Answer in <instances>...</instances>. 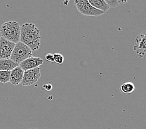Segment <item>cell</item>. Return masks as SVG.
Wrapping results in <instances>:
<instances>
[{"instance_id": "30bf717a", "label": "cell", "mask_w": 146, "mask_h": 129, "mask_svg": "<svg viewBox=\"0 0 146 129\" xmlns=\"http://www.w3.org/2000/svg\"><path fill=\"white\" fill-rule=\"evenodd\" d=\"M19 66V64L9 59H0V70L11 71Z\"/></svg>"}, {"instance_id": "ba28073f", "label": "cell", "mask_w": 146, "mask_h": 129, "mask_svg": "<svg viewBox=\"0 0 146 129\" xmlns=\"http://www.w3.org/2000/svg\"><path fill=\"white\" fill-rule=\"evenodd\" d=\"M43 60L41 58L36 57H31L27 58L25 60L22 62L19 65L23 70L26 71L28 69H34L36 68L39 67L43 64Z\"/></svg>"}, {"instance_id": "9c48e42d", "label": "cell", "mask_w": 146, "mask_h": 129, "mask_svg": "<svg viewBox=\"0 0 146 129\" xmlns=\"http://www.w3.org/2000/svg\"><path fill=\"white\" fill-rule=\"evenodd\" d=\"M24 71H25L19 66L12 69L10 73V78H9V83L14 86H17L21 83Z\"/></svg>"}, {"instance_id": "7a4b0ae2", "label": "cell", "mask_w": 146, "mask_h": 129, "mask_svg": "<svg viewBox=\"0 0 146 129\" xmlns=\"http://www.w3.org/2000/svg\"><path fill=\"white\" fill-rule=\"evenodd\" d=\"M1 37L13 43L20 42V26L16 21L3 23L0 28Z\"/></svg>"}, {"instance_id": "5b68a950", "label": "cell", "mask_w": 146, "mask_h": 129, "mask_svg": "<svg viewBox=\"0 0 146 129\" xmlns=\"http://www.w3.org/2000/svg\"><path fill=\"white\" fill-rule=\"evenodd\" d=\"M41 77V69L39 67L28 69L24 71L21 84L23 86H31L38 82Z\"/></svg>"}, {"instance_id": "9a60e30c", "label": "cell", "mask_w": 146, "mask_h": 129, "mask_svg": "<svg viewBox=\"0 0 146 129\" xmlns=\"http://www.w3.org/2000/svg\"><path fill=\"white\" fill-rule=\"evenodd\" d=\"M106 4L110 8H116L119 5L117 0H104Z\"/></svg>"}, {"instance_id": "e0dca14e", "label": "cell", "mask_w": 146, "mask_h": 129, "mask_svg": "<svg viewBox=\"0 0 146 129\" xmlns=\"http://www.w3.org/2000/svg\"><path fill=\"white\" fill-rule=\"evenodd\" d=\"M52 85L49 83V84H44V86H42V89H44V90H46V91H51L52 89Z\"/></svg>"}, {"instance_id": "52a82bcc", "label": "cell", "mask_w": 146, "mask_h": 129, "mask_svg": "<svg viewBox=\"0 0 146 129\" xmlns=\"http://www.w3.org/2000/svg\"><path fill=\"white\" fill-rule=\"evenodd\" d=\"M15 43L0 37V59H9L15 46Z\"/></svg>"}, {"instance_id": "4fadbf2b", "label": "cell", "mask_w": 146, "mask_h": 129, "mask_svg": "<svg viewBox=\"0 0 146 129\" xmlns=\"http://www.w3.org/2000/svg\"><path fill=\"white\" fill-rule=\"evenodd\" d=\"M11 71L0 70V83L6 84L9 82Z\"/></svg>"}, {"instance_id": "8fae6325", "label": "cell", "mask_w": 146, "mask_h": 129, "mask_svg": "<svg viewBox=\"0 0 146 129\" xmlns=\"http://www.w3.org/2000/svg\"><path fill=\"white\" fill-rule=\"evenodd\" d=\"M88 1L92 7L101 10L104 12L108 11L109 9V7L104 0H88Z\"/></svg>"}, {"instance_id": "277c9868", "label": "cell", "mask_w": 146, "mask_h": 129, "mask_svg": "<svg viewBox=\"0 0 146 129\" xmlns=\"http://www.w3.org/2000/svg\"><path fill=\"white\" fill-rule=\"evenodd\" d=\"M74 5L81 14L86 16L98 17L105 13L101 10L92 7L88 0H74Z\"/></svg>"}, {"instance_id": "d6986e66", "label": "cell", "mask_w": 146, "mask_h": 129, "mask_svg": "<svg viewBox=\"0 0 146 129\" xmlns=\"http://www.w3.org/2000/svg\"><path fill=\"white\" fill-rule=\"evenodd\" d=\"M30 129H38V128H30Z\"/></svg>"}, {"instance_id": "5bb4252c", "label": "cell", "mask_w": 146, "mask_h": 129, "mask_svg": "<svg viewBox=\"0 0 146 129\" xmlns=\"http://www.w3.org/2000/svg\"><path fill=\"white\" fill-rule=\"evenodd\" d=\"M64 57L61 54H54V62L58 65H61L64 62Z\"/></svg>"}, {"instance_id": "3957f363", "label": "cell", "mask_w": 146, "mask_h": 129, "mask_svg": "<svg viewBox=\"0 0 146 129\" xmlns=\"http://www.w3.org/2000/svg\"><path fill=\"white\" fill-rule=\"evenodd\" d=\"M32 55L31 50L21 42H19L15 44L10 59L19 65L22 62L32 57Z\"/></svg>"}, {"instance_id": "7c38bea8", "label": "cell", "mask_w": 146, "mask_h": 129, "mask_svg": "<svg viewBox=\"0 0 146 129\" xmlns=\"http://www.w3.org/2000/svg\"><path fill=\"white\" fill-rule=\"evenodd\" d=\"M120 90L123 94H131L135 90V86L131 82H126L121 86Z\"/></svg>"}, {"instance_id": "ac0fdd59", "label": "cell", "mask_w": 146, "mask_h": 129, "mask_svg": "<svg viewBox=\"0 0 146 129\" xmlns=\"http://www.w3.org/2000/svg\"><path fill=\"white\" fill-rule=\"evenodd\" d=\"M117 1H118V3H119V5H121L125 4V3H126L127 2L128 0H117Z\"/></svg>"}, {"instance_id": "8992f818", "label": "cell", "mask_w": 146, "mask_h": 129, "mask_svg": "<svg viewBox=\"0 0 146 129\" xmlns=\"http://www.w3.org/2000/svg\"><path fill=\"white\" fill-rule=\"evenodd\" d=\"M134 50L138 57L146 59V31L135 38Z\"/></svg>"}, {"instance_id": "2e32d148", "label": "cell", "mask_w": 146, "mask_h": 129, "mask_svg": "<svg viewBox=\"0 0 146 129\" xmlns=\"http://www.w3.org/2000/svg\"><path fill=\"white\" fill-rule=\"evenodd\" d=\"M45 59L46 60V61L49 62H54V54L48 53V54L46 55Z\"/></svg>"}, {"instance_id": "6da1fadb", "label": "cell", "mask_w": 146, "mask_h": 129, "mask_svg": "<svg viewBox=\"0 0 146 129\" xmlns=\"http://www.w3.org/2000/svg\"><path fill=\"white\" fill-rule=\"evenodd\" d=\"M40 30L33 23H25L20 27V42L32 51H37L41 45Z\"/></svg>"}]
</instances>
